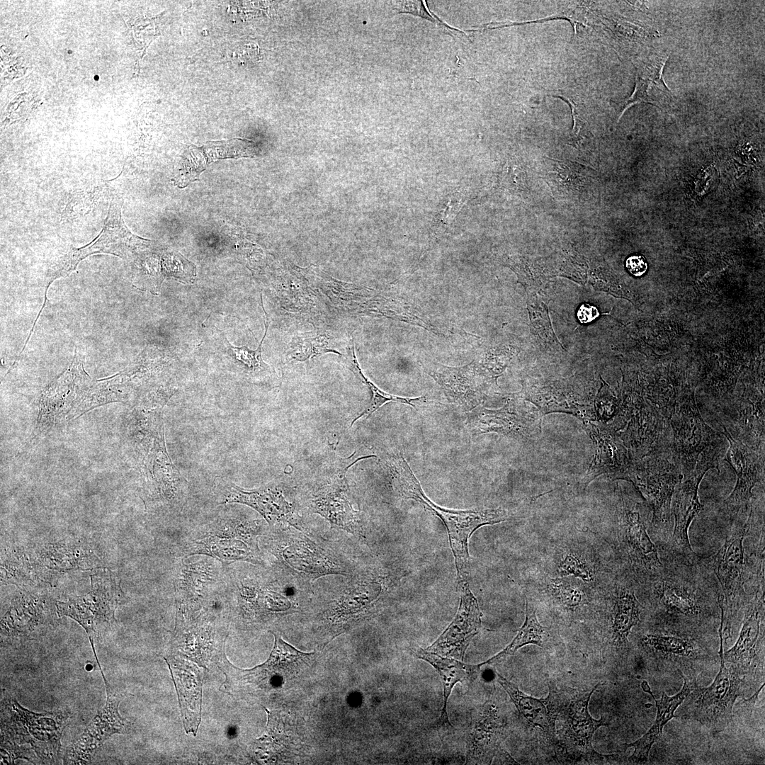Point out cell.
<instances>
[{
  "label": "cell",
  "mask_w": 765,
  "mask_h": 765,
  "mask_svg": "<svg viewBox=\"0 0 765 765\" xmlns=\"http://www.w3.org/2000/svg\"><path fill=\"white\" fill-rule=\"evenodd\" d=\"M387 466L397 492L402 497L415 501L442 521L448 532L455 560L457 586L469 583L468 540L471 535L481 526L506 521L508 514L506 511L501 508L452 510L439 506L425 494L403 456L392 457L387 462Z\"/></svg>",
  "instance_id": "6da1fadb"
},
{
  "label": "cell",
  "mask_w": 765,
  "mask_h": 765,
  "mask_svg": "<svg viewBox=\"0 0 765 765\" xmlns=\"http://www.w3.org/2000/svg\"><path fill=\"white\" fill-rule=\"evenodd\" d=\"M124 598L116 574L101 569L91 575V589L88 593L56 602V611L60 617L68 616L85 630L98 665L95 642L115 624V612Z\"/></svg>",
  "instance_id": "7a4b0ae2"
},
{
  "label": "cell",
  "mask_w": 765,
  "mask_h": 765,
  "mask_svg": "<svg viewBox=\"0 0 765 765\" xmlns=\"http://www.w3.org/2000/svg\"><path fill=\"white\" fill-rule=\"evenodd\" d=\"M150 244V240L134 234L127 227L121 214V200L118 196H113L103 227L98 235L84 246L71 249L49 269L42 308L45 306L47 292L51 283L68 276L85 258L96 254H109L123 259H137Z\"/></svg>",
  "instance_id": "3957f363"
},
{
  "label": "cell",
  "mask_w": 765,
  "mask_h": 765,
  "mask_svg": "<svg viewBox=\"0 0 765 765\" xmlns=\"http://www.w3.org/2000/svg\"><path fill=\"white\" fill-rule=\"evenodd\" d=\"M680 464L673 450L631 459L615 480L631 482L652 511L653 522L667 523L675 488L682 480Z\"/></svg>",
  "instance_id": "277c9868"
},
{
  "label": "cell",
  "mask_w": 765,
  "mask_h": 765,
  "mask_svg": "<svg viewBox=\"0 0 765 765\" xmlns=\"http://www.w3.org/2000/svg\"><path fill=\"white\" fill-rule=\"evenodd\" d=\"M7 716L1 719L4 740L29 744L42 764H57L62 757L61 738L68 724L64 712L36 713L16 700L6 705Z\"/></svg>",
  "instance_id": "5b68a950"
},
{
  "label": "cell",
  "mask_w": 765,
  "mask_h": 765,
  "mask_svg": "<svg viewBox=\"0 0 765 765\" xmlns=\"http://www.w3.org/2000/svg\"><path fill=\"white\" fill-rule=\"evenodd\" d=\"M259 528L254 522L237 518H218L185 548L184 554H202L224 565L235 561L259 563Z\"/></svg>",
  "instance_id": "8992f818"
},
{
  "label": "cell",
  "mask_w": 765,
  "mask_h": 765,
  "mask_svg": "<svg viewBox=\"0 0 765 765\" xmlns=\"http://www.w3.org/2000/svg\"><path fill=\"white\" fill-rule=\"evenodd\" d=\"M598 686L589 691L562 692L549 683L548 703L555 722H560V735L567 748L578 754L601 756L592 747V738L596 730L607 723L603 718L594 719L588 710L590 698Z\"/></svg>",
  "instance_id": "52a82bcc"
},
{
  "label": "cell",
  "mask_w": 765,
  "mask_h": 765,
  "mask_svg": "<svg viewBox=\"0 0 765 765\" xmlns=\"http://www.w3.org/2000/svg\"><path fill=\"white\" fill-rule=\"evenodd\" d=\"M419 363L440 385L448 402L469 412L482 402L489 381L498 374L487 358L459 367L431 360L419 361Z\"/></svg>",
  "instance_id": "ba28073f"
},
{
  "label": "cell",
  "mask_w": 765,
  "mask_h": 765,
  "mask_svg": "<svg viewBox=\"0 0 765 765\" xmlns=\"http://www.w3.org/2000/svg\"><path fill=\"white\" fill-rule=\"evenodd\" d=\"M720 442L709 446L701 453L694 470L678 483L672 497L671 511L674 517L672 544L674 548L688 560H693L696 555L689 541L688 531L692 521L702 509L698 498V487L708 470L718 469Z\"/></svg>",
  "instance_id": "9c48e42d"
},
{
  "label": "cell",
  "mask_w": 765,
  "mask_h": 765,
  "mask_svg": "<svg viewBox=\"0 0 765 765\" xmlns=\"http://www.w3.org/2000/svg\"><path fill=\"white\" fill-rule=\"evenodd\" d=\"M669 424L672 450L684 477L694 470L703 451L721 441V436L704 421L692 399L674 405Z\"/></svg>",
  "instance_id": "30bf717a"
},
{
  "label": "cell",
  "mask_w": 765,
  "mask_h": 765,
  "mask_svg": "<svg viewBox=\"0 0 765 765\" xmlns=\"http://www.w3.org/2000/svg\"><path fill=\"white\" fill-rule=\"evenodd\" d=\"M91 382L76 347L72 364L42 393L37 430L42 434L55 424L68 419Z\"/></svg>",
  "instance_id": "8fae6325"
},
{
  "label": "cell",
  "mask_w": 765,
  "mask_h": 765,
  "mask_svg": "<svg viewBox=\"0 0 765 765\" xmlns=\"http://www.w3.org/2000/svg\"><path fill=\"white\" fill-rule=\"evenodd\" d=\"M723 619L719 629L720 668L713 684L697 690L691 696L694 713L698 720L711 726L722 725L732 718L734 703L740 695L742 681L737 672L725 667L722 652Z\"/></svg>",
  "instance_id": "7c38bea8"
},
{
  "label": "cell",
  "mask_w": 765,
  "mask_h": 765,
  "mask_svg": "<svg viewBox=\"0 0 765 765\" xmlns=\"http://www.w3.org/2000/svg\"><path fill=\"white\" fill-rule=\"evenodd\" d=\"M101 674L107 693L106 705L67 749L64 764H89L107 740L126 730V721L118 712L120 697L113 691L103 673Z\"/></svg>",
  "instance_id": "4fadbf2b"
},
{
  "label": "cell",
  "mask_w": 765,
  "mask_h": 765,
  "mask_svg": "<svg viewBox=\"0 0 765 765\" xmlns=\"http://www.w3.org/2000/svg\"><path fill=\"white\" fill-rule=\"evenodd\" d=\"M721 434L729 442L730 447L725 460L732 468L737 476L735 486L725 499V508L732 514L747 511L751 507L752 489L764 475V454L759 453L742 441L735 438L727 429L721 425Z\"/></svg>",
  "instance_id": "5bb4252c"
},
{
  "label": "cell",
  "mask_w": 765,
  "mask_h": 765,
  "mask_svg": "<svg viewBox=\"0 0 765 765\" xmlns=\"http://www.w3.org/2000/svg\"><path fill=\"white\" fill-rule=\"evenodd\" d=\"M460 604L450 624L426 650L463 661L467 649L481 627L482 613L469 583L458 586Z\"/></svg>",
  "instance_id": "9a60e30c"
},
{
  "label": "cell",
  "mask_w": 765,
  "mask_h": 765,
  "mask_svg": "<svg viewBox=\"0 0 765 765\" xmlns=\"http://www.w3.org/2000/svg\"><path fill=\"white\" fill-rule=\"evenodd\" d=\"M669 59L665 52L653 51L635 64V86L632 95L616 103L618 121L624 113L634 105L646 103L667 111L671 110L674 98L663 78V69Z\"/></svg>",
  "instance_id": "2e32d148"
},
{
  "label": "cell",
  "mask_w": 765,
  "mask_h": 765,
  "mask_svg": "<svg viewBox=\"0 0 765 765\" xmlns=\"http://www.w3.org/2000/svg\"><path fill=\"white\" fill-rule=\"evenodd\" d=\"M752 508L746 521L732 531L714 559V570L722 589L720 601L732 609L743 591L744 552L743 541L749 530Z\"/></svg>",
  "instance_id": "e0dca14e"
},
{
  "label": "cell",
  "mask_w": 765,
  "mask_h": 765,
  "mask_svg": "<svg viewBox=\"0 0 765 765\" xmlns=\"http://www.w3.org/2000/svg\"><path fill=\"white\" fill-rule=\"evenodd\" d=\"M501 720L497 707L487 701L471 713L467 734L466 764H491L499 749Z\"/></svg>",
  "instance_id": "ac0fdd59"
},
{
  "label": "cell",
  "mask_w": 765,
  "mask_h": 765,
  "mask_svg": "<svg viewBox=\"0 0 765 765\" xmlns=\"http://www.w3.org/2000/svg\"><path fill=\"white\" fill-rule=\"evenodd\" d=\"M164 426L162 425L153 441L152 448L144 462V496L151 499L172 501L178 496L181 475L166 454Z\"/></svg>",
  "instance_id": "d6986e66"
},
{
  "label": "cell",
  "mask_w": 765,
  "mask_h": 765,
  "mask_svg": "<svg viewBox=\"0 0 765 765\" xmlns=\"http://www.w3.org/2000/svg\"><path fill=\"white\" fill-rule=\"evenodd\" d=\"M467 423L476 435L495 432L513 438H527L536 429L533 414L528 413L509 402L502 408L490 410L475 409L470 412Z\"/></svg>",
  "instance_id": "ffe728a7"
},
{
  "label": "cell",
  "mask_w": 765,
  "mask_h": 765,
  "mask_svg": "<svg viewBox=\"0 0 765 765\" xmlns=\"http://www.w3.org/2000/svg\"><path fill=\"white\" fill-rule=\"evenodd\" d=\"M584 428L592 438L594 455L584 477L585 486L595 477L608 474L615 480L631 460L629 453L613 429L584 421Z\"/></svg>",
  "instance_id": "44dd1931"
},
{
  "label": "cell",
  "mask_w": 765,
  "mask_h": 765,
  "mask_svg": "<svg viewBox=\"0 0 765 765\" xmlns=\"http://www.w3.org/2000/svg\"><path fill=\"white\" fill-rule=\"evenodd\" d=\"M222 504L240 503L260 513L270 525L292 523L293 510L282 494L271 488L244 490L232 483H220Z\"/></svg>",
  "instance_id": "7402d4cb"
},
{
  "label": "cell",
  "mask_w": 765,
  "mask_h": 765,
  "mask_svg": "<svg viewBox=\"0 0 765 765\" xmlns=\"http://www.w3.org/2000/svg\"><path fill=\"white\" fill-rule=\"evenodd\" d=\"M639 504L623 499L621 521L629 550L635 559L649 570L662 567L655 545L651 540L642 518Z\"/></svg>",
  "instance_id": "603a6c76"
},
{
  "label": "cell",
  "mask_w": 765,
  "mask_h": 765,
  "mask_svg": "<svg viewBox=\"0 0 765 765\" xmlns=\"http://www.w3.org/2000/svg\"><path fill=\"white\" fill-rule=\"evenodd\" d=\"M414 655L430 664L439 674L443 687V707L438 719V724L442 727H451L448 715V702L454 686L458 682H472L480 673V664H468L453 658L441 656L418 649Z\"/></svg>",
  "instance_id": "cb8c5ba5"
},
{
  "label": "cell",
  "mask_w": 765,
  "mask_h": 765,
  "mask_svg": "<svg viewBox=\"0 0 765 765\" xmlns=\"http://www.w3.org/2000/svg\"><path fill=\"white\" fill-rule=\"evenodd\" d=\"M684 683L681 690L673 696H668L662 692V696L657 700L651 695L656 703L657 709L656 719L649 730L637 741L624 744L625 748L633 747L634 752L630 757V761L635 764H645L648 759V756L653 744L662 736L664 725L674 717V713L679 705L688 696L692 690V686L685 676Z\"/></svg>",
  "instance_id": "d4e9b609"
},
{
  "label": "cell",
  "mask_w": 765,
  "mask_h": 765,
  "mask_svg": "<svg viewBox=\"0 0 765 765\" xmlns=\"http://www.w3.org/2000/svg\"><path fill=\"white\" fill-rule=\"evenodd\" d=\"M496 676L498 683L506 691L519 713L527 721L555 738V720L550 710L547 698L537 699L528 696L499 673L496 672Z\"/></svg>",
  "instance_id": "484cf974"
},
{
  "label": "cell",
  "mask_w": 765,
  "mask_h": 765,
  "mask_svg": "<svg viewBox=\"0 0 765 765\" xmlns=\"http://www.w3.org/2000/svg\"><path fill=\"white\" fill-rule=\"evenodd\" d=\"M42 608L36 598L13 599L1 620V635L28 637L42 623Z\"/></svg>",
  "instance_id": "4316f807"
},
{
  "label": "cell",
  "mask_w": 765,
  "mask_h": 765,
  "mask_svg": "<svg viewBox=\"0 0 765 765\" xmlns=\"http://www.w3.org/2000/svg\"><path fill=\"white\" fill-rule=\"evenodd\" d=\"M344 361L346 366L354 373V375L364 383L370 390L371 392V400L368 407L358 414L352 421L351 425L362 416L366 418L369 417L374 412L378 409L381 406L389 402H399L404 404L409 405L412 407L416 408L418 407L424 405L427 403L426 397L421 396L415 398H409L394 395L382 391L378 387H377L373 382L367 378L363 373L361 368L358 364L354 347L353 338L351 336L346 344V354L342 355Z\"/></svg>",
  "instance_id": "83f0119b"
},
{
  "label": "cell",
  "mask_w": 765,
  "mask_h": 765,
  "mask_svg": "<svg viewBox=\"0 0 765 765\" xmlns=\"http://www.w3.org/2000/svg\"><path fill=\"white\" fill-rule=\"evenodd\" d=\"M551 638V628L543 626L539 623L536 617L535 606L530 599L526 598V619L514 640L502 652L481 663L480 665L499 662L508 655L514 654L520 647L528 644H535L542 647H545L546 644L550 641Z\"/></svg>",
  "instance_id": "f1b7e54d"
},
{
  "label": "cell",
  "mask_w": 765,
  "mask_h": 765,
  "mask_svg": "<svg viewBox=\"0 0 765 765\" xmlns=\"http://www.w3.org/2000/svg\"><path fill=\"white\" fill-rule=\"evenodd\" d=\"M761 602L755 599L749 608L735 645L725 654L724 661L733 664L749 663L756 655V645L760 633Z\"/></svg>",
  "instance_id": "f546056e"
},
{
  "label": "cell",
  "mask_w": 765,
  "mask_h": 765,
  "mask_svg": "<svg viewBox=\"0 0 765 765\" xmlns=\"http://www.w3.org/2000/svg\"><path fill=\"white\" fill-rule=\"evenodd\" d=\"M642 609L633 591L622 589L618 591L613 599L611 615L612 635L615 642H627L632 628L640 620Z\"/></svg>",
  "instance_id": "4dcf8cb0"
},
{
  "label": "cell",
  "mask_w": 765,
  "mask_h": 765,
  "mask_svg": "<svg viewBox=\"0 0 765 765\" xmlns=\"http://www.w3.org/2000/svg\"><path fill=\"white\" fill-rule=\"evenodd\" d=\"M334 337L329 332H317L310 336H298L289 343L285 354L287 362L305 361L327 353L343 354L334 348Z\"/></svg>",
  "instance_id": "1f68e13d"
},
{
  "label": "cell",
  "mask_w": 765,
  "mask_h": 765,
  "mask_svg": "<svg viewBox=\"0 0 765 765\" xmlns=\"http://www.w3.org/2000/svg\"><path fill=\"white\" fill-rule=\"evenodd\" d=\"M660 599L671 612L685 615L699 613L694 591L688 586L671 580L663 581L658 588Z\"/></svg>",
  "instance_id": "d6a6232c"
},
{
  "label": "cell",
  "mask_w": 765,
  "mask_h": 765,
  "mask_svg": "<svg viewBox=\"0 0 765 765\" xmlns=\"http://www.w3.org/2000/svg\"><path fill=\"white\" fill-rule=\"evenodd\" d=\"M642 644L650 652L666 659L688 658L696 650L692 640L667 635H647L642 639Z\"/></svg>",
  "instance_id": "836d02e7"
},
{
  "label": "cell",
  "mask_w": 765,
  "mask_h": 765,
  "mask_svg": "<svg viewBox=\"0 0 765 765\" xmlns=\"http://www.w3.org/2000/svg\"><path fill=\"white\" fill-rule=\"evenodd\" d=\"M275 637L274 647L268 659L261 667H257L260 670L266 672L271 675H280L293 672L298 667L301 660L310 655L298 650L283 639L273 633Z\"/></svg>",
  "instance_id": "e575fe53"
},
{
  "label": "cell",
  "mask_w": 765,
  "mask_h": 765,
  "mask_svg": "<svg viewBox=\"0 0 765 765\" xmlns=\"http://www.w3.org/2000/svg\"><path fill=\"white\" fill-rule=\"evenodd\" d=\"M314 551L306 547L295 548L292 545L282 550L280 555L295 570L309 575L318 577L324 574L339 573L329 564L324 562V557L322 558L323 555Z\"/></svg>",
  "instance_id": "d590c367"
},
{
  "label": "cell",
  "mask_w": 765,
  "mask_h": 765,
  "mask_svg": "<svg viewBox=\"0 0 765 765\" xmlns=\"http://www.w3.org/2000/svg\"><path fill=\"white\" fill-rule=\"evenodd\" d=\"M212 569L206 563L184 565L181 576L175 584L176 592L185 596L195 592H205L208 585L214 581Z\"/></svg>",
  "instance_id": "8d00e7d4"
},
{
  "label": "cell",
  "mask_w": 765,
  "mask_h": 765,
  "mask_svg": "<svg viewBox=\"0 0 765 765\" xmlns=\"http://www.w3.org/2000/svg\"><path fill=\"white\" fill-rule=\"evenodd\" d=\"M316 505L318 512L327 516L331 522L349 532H353L356 523L352 509L340 494L322 497Z\"/></svg>",
  "instance_id": "74e56055"
},
{
  "label": "cell",
  "mask_w": 765,
  "mask_h": 765,
  "mask_svg": "<svg viewBox=\"0 0 765 765\" xmlns=\"http://www.w3.org/2000/svg\"><path fill=\"white\" fill-rule=\"evenodd\" d=\"M261 307L264 310V312L265 314V317L264 318L265 332L259 344V346L256 350L249 349L246 346L241 347L234 346L228 341L227 338L223 334H222V338L226 343L227 351L230 355V356L234 361L239 363L244 368H246L248 370L250 371L264 370L269 368V366L263 361L261 355L262 344L266 336L269 322L267 317V314L264 307L261 297Z\"/></svg>",
  "instance_id": "f35d334b"
},
{
  "label": "cell",
  "mask_w": 765,
  "mask_h": 765,
  "mask_svg": "<svg viewBox=\"0 0 765 765\" xmlns=\"http://www.w3.org/2000/svg\"><path fill=\"white\" fill-rule=\"evenodd\" d=\"M397 3L398 6L397 7V9L398 10L399 13H409L425 18L447 29L458 31L468 37L465 32L450 26L434 13H430L427 10L426 4H424V1H397Z\"/></svg>",
  "instance_id": "ab89813d"
},
{
  "label": "cell",
  "mask_w": 765,
  "mask_h": 765,
  "mask_svg": "<svg viewBox=\"0 0 765 765\" xmlns=\"http://www.w3.org/2000/svg\"><path fill=\"white\" fill-rule=\"evenodd\" d=\"M552 585L556 595L565 606L572 608L579 606L583 596L578 588L565 581H554Z\"/></svg>",
  "instance_id": "60d3db41"
},
{
  "label": "cell",
  "mask_w": 765,
  "mask_h": 765,
  "mask_svg": "<svg viewBox=\"0 0 765 765\" xmlns=\"http://www.w3.org/2000/svg\"><path fill=\"white\" fill-rule=\"evenodd\" d=\"M465 203V196L461 193H453L448 196L439 212L441 222L446 225L451 223Z\"/></svg>",
  "instance_id": "b9f144b4"
},
{
  "label": "cell",
  "mask_w": 765,
  "mask_h": 765,
  "mask_svg": "<svg viewBox=\"0 0 765 765\" xmlns=\"http://www.w3.org/2000/svg\"><path fill=\"white\" fill-rule=\"evenodd\" d=\"M560 569L564 572L573 574L586 580L591 577L589 570L574 555H567L562 562Z\"/></svg>",
  "instance_id": "7bdbcfd3"
},
{
  "label": "cell",
  "mask_w": 765,
  "mask_h": 765,
  "mask_svg": "<svg viewBox=\"0 0 765 765\" xmlns=\"http://www.w3.org/2000/svg\"><path fill=\"white\" fill-rule=\"evenodd\" d=\"M555 97L560 98L562 100H563L570 105L574 122L573 128L570 135L571 140L572 141V144H579L580 142L579 137H581L580 132H582V130L584 128V126L585 125V122L580 117L576 106L570 98H567L560 95L555 96Z\"/></svg>",
  "instance_id": "ee69618b"
},
{
  "label": "cell",
  "mask_w": 765,
  "mask_h": 765,
  "mask_svg": "<svg viewBox=\"0 0 765 765\" xmlns=\"http://www.w3.org/2000/svg\"><path fill=\"white\" fill-rule=\"evenodd\" d=\"M625 266L629 273L635 277L642 276L647 270V263L645 258L638 254L629 256L626 259Z\"/></svg>",
  "instance_id": "f6af8a7d"
},
{
  "label": "cell",
  "mask_w": 765,
  "mask_h": 765,
  "mask_svg": "<svg viewBox=\"0 0 765 765\" xmlns=\"http://www.w3.org/2000/svg\"><path fill=\"white\" fill-rule=\"evenodd\" d=\"M599 316V312L596 307L588 303L582 304L577 312V319L582 324L589 323Z\"/></svg>",
  "instance_id": "bcb514c9"
}]
</instances>
